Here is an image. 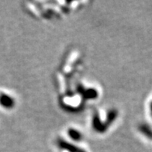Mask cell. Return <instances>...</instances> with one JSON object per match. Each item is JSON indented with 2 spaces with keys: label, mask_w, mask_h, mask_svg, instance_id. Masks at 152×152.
Returning <instances> with one entry per match:
<instances>
[{
  "label": "cell",
  "mask_w": 152,
  "mask_h": 152,
  "mask_svg": "<svg viewBox=\"0 0 152 152\" xmlns=\"http://www.w3.org/2000/svg\"><path fill=\"white\" fill-rule=\"evenodd\" d=\"M0 103L5 107H10L12 106V99L6 95H1L0 96Z\"/></svg>",
  "instance_id": "1"
}]
</instances>
